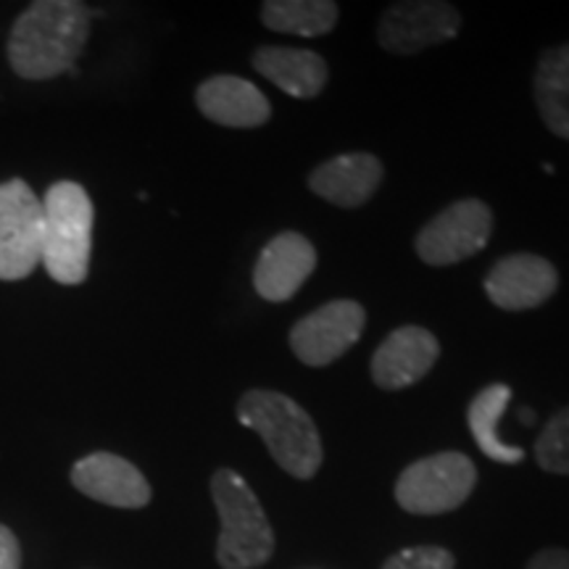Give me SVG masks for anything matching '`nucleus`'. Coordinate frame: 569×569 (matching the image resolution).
I'll return each mask as SVG.
<instances>
[{"label": "nucleus", "instance_id": "4be33fe9", "mask_svg": "<svg viewBox=\"0 0 569 569\" xmlns=\"http://www.w3.org/2000/svg\"><path fill=\"white\" fill-rule=\"evenodd\" d=\"M0 569H21L19 540L6 525H0Z\"/></svg>", "mask_w": 569, "mask_h": 569}, {"label": "nucleus", "instance_id": "f03ea898", "mask_svg": "<svg viewBox=\"0 0 569 569\" xmlns=\"http://www.w3.org/2000/svg\"><path fill=\"white\" fill-rule=\"evenodd\" d=\"M238 419L264 440L272 459L298 480L315 478L322 467V440L309 411L277 390H248L238 401Z\"/></svg>", "mask_w": 569, "mask_h": 569}, {"label": "nucleus", "instance_id": "b1692460", "mask_svg": "<svg viewBox=\"0 0 569 569\" xmlns=\"http://www.w3.org/2000/svg\"><path fill=\"white\" fill-rule=\"evenodd\" d=\"M519 419H522L525 425H532V422H536V415H532L530 409H522V415H519Z\"/></svg>", "mask_w": 569, "mask_h": 569}, {"label": "nucleus", "instance_id": "7ed1b4c3", "mask_svg": "<svg viewBox=\"0 0 569 569\" xmlns=\"http://www.w3.org/2000/svg\"><path fill=\"white\" fill-rule=\"evenodd\" d=\"M92 201L82 184L61 180L42 198V267L59 284H80L90 272Z\"/></svg>", "mask_w": 569, "mask_h": 569}, {"label": "nucleus", "instance_id": "1a4fd4ad", "mask_svg": "<svg viewBox=\"0 0 569 569\" xmlns=\"http://www.w3.org/2000/svg\"><path fill=\"white\" fill-rule=\"evenodd\" d=\"M461 17L451 3L440 0H403L382 13L377 42L390 53L415 56L459 34Z\"/></svg>", "mask_w": 569, "mask_h": 569}, {"label": "nucleus", "instance_id": "5701e85b", "mask_svg": "<svg viewBox=\"0 0 569 569\" xmlns=\"http://www.w3.org/2000/svg\"><path fill=\"white\" fill-rule=\"evenodd\" d=\"M528 569H569V551L546 549L530 559Z\"/></svg>", "mask_w": 569, "mask_h": 569}, {"label": "nucleus", "instance_id": "423d86ee", "mask_svg": "<svg viewBox=\"0 0 569 569\" xmlns=\"http://www.w3.org/2000/svg\"><path fill=\"white\" fill-rule=\"evenodd\" d=\"M42 256V201L24 180L0 184V280L34 272Z\"/></svg>", "mask_w": 569, "mask_h": 569}, {"label": "nucleus", "instance_id": "9b49d317", "mask_svg": "<svg viewBox=\"0 0 569 569\" xmlns=\"http://www.w3.org/2000/svg\"><path fill=\"white\" fill-rule=\"evenodd\" d=\"M71 486L92 501L117 509H142L151 503V486L132 461L117 453H90L71 469Z\"/></svg>", "mask_w": 569, "mask_h": 569}, {"label": "nucleus", "instance_id": "dca6fc26", "mask_svg": "<svg viewBox=\"0 0 569 569\" xmlns=\"http://www.w3.org/2000/svg\"><path fill=\"white\" fill-rule=\"evenodd\" d=\"M251 63L290 98H315L327 84V61L306 48L264 46L253 53Z\"/></svg>", "mask_w": 569, "mask_h": 569}, {"label": "nucleus", "instance_id": "ddd939ff", "mask_svg": "<svg viewBox=\"0 0 569 569\" xmlns=\"http://www.w3.org/2000/svg\"><path fill=\"white\" fill-rule=\"evenodd\" d=\"M317 267V251L309 238L280 232L264 246L253 267V288L264 301H290Z\"/></svg>", "mask_w": 569, "mask_h": 569}, {"label": "nucleus", "instance_id": "f8f14e48", "mask_svg": "<svg viewBox=\"0 0 569 569\" xmlns=\"http://www.w3.org/2000/svg\"><path fill=\"white\" fill-rule=\"evenodd\" d=\"M438 338L417 325L396 327L372 356V380L382 390H403L436 367Z\"/></svg>", "mask_w": 569, "mask_h": 569}, {"label": "nucleus", "instance_id": "f3484780", "mask_svg": "<svg viewBox=\"0 0 569 569\" xmlns=\"http://www.w3.org/2000/svg\"><path fill=\"white\" fill-rule=\"evenodd\" d=\"M532 98L543 124L561 140H569V42L549 48L532 74Z\"/></svg>", "mask_w": 569, "mask_h": 569}, {"label": "nucleus", "instance_id": "0eeeda50", "mask_svg": "<svg viewBox=\"0 0 569 569\" xmlns=\"http://www.w3.org/2000/svg\"><path fill=\"white\" fill-rule=\"evenodd\" d=\"M493 234V211L478 198L451 203L419 230L415 246L419 259L430 267L459 264L480 253Z\"/></svg>", "mask_w": 569, "mask_h": 569}, {"label": "nucleus", "instance_id": "412c9836", "mask_svg": "<svg viewBox=\"0 0 569 569\" xmlns=\"http://www.w3.org/2000/svg\"><path fill=\"white\" fill-rule=\"evenodd\" d=\"M382 569H453V553L440 546H415L393 553Z\"/></svg>", "mask_w": 569, "mask_h": 569}, {"label": "nucleus", "instance_id": "39448f33", "mask_svg": "<svg viewBox=\"0 0 569 569\" xmlns=\"http://www.w3.org/2000/svg\"><path fill=\"white\" fill-rule=\"evenodd\" d=\"M475 482L478 469L472 459L459 451H443L403 469L396 482V501L409 515H446L467 501Z\"/></svg>", "mask_w": 569, "mask_h": 569}, {"label": "nucleus", "instance_id": "6ab92c4d", "mask_svg": "<svg viewBox=\"0 0 569 569\" xmlns=\"http://www.w3.org/2000/svg\"><path fill=\"white\" fill-rule=\"evenodd\" d=\"M261 21L272 32L319 38L338 24V6L330 0H267Z\"/></svg>", "mask_w": 569, "mask_h": 569}, {"label": "nucleus", "instance_id": "6e6552de", "mask_svg": "<svg viewBox=\"0 0 569 569\" xmlns=\"http://www.w3.org/2000/svg\"><path fill=\"white\" fill-rule=\"evenodd\" d=\"M365 325V306L356 301H330L298 319L290 330V348L301 365L327 367L361 338Z\"/></svg>", "mask_w": 569, "mask_h": 569}, {"label": "nucleus", "instance_id": "a211bd4d", "mask_svg": "<svg viewBox=\"0 0 569 569\" xmlns=\"http://www.w3.org/2000/svg\"><path fill=\"white\" fill-rule=\"evenodd\" d=\"M511 401V388L503 382L482 388L478 396L472 398L467 409V425L472 430L475 443L488 459L501 461V465H519L525 459V451L519 446H511L498 436V422H501L503 411H507Z\"/></svg>", "mask_w": 569, "mask_h": 569}, {"label": "nucleus", "instance_id": "4468645a", "mask_svg": "<svg viewBox=\"0 0 569 569\" xmlns=\"http://www.w3.org/2000/svg\"><path fill=\"white\" fill-rule=\"evenodd\" d=\"M196 103L209 122L232 130H253L272 117V106L264 92L234 74H217L206 80L196 90Z\"/></svg>", "mask_w": 569, "mask_h": 569}, {"label": "nucleus", "instance_id": "aec40b11", "mask_svg": "<svg viewBox=\"0 0 569 569\" xmlns=\"http://www.w3.org/2000/svg\"><path fill=\"white\" fill-rule=\"evenodd\" d=\"M536 459L546 472L569 475V407L546 422L536 440Z\"/></svg>", "mask_w": 569, "mask_h": 569}, {"label": "nucleus", "instance_id": "9d476101", "mask_svg": "<svg viewBox=\"0 0 569 569\" xmlns=\"http://www.w3.org/2000/svg\"><path fill=\"white\" fill-rule=\"evenodd\" d=\"M559 288V272L536 253L503 256L486 277V293L498 309L528 311L543 306Z\"/></svg>", "mask_w": 569, "mask_h": 569}, {"label": "nucleus", "instance_id": "2eb2a0df", "mask_svg": "<svg viewBox=\"0 0 569 569\" xmlns=\"http://www.w3.org/2000/svg\"><path fill=\"white\" fill-rule=\"evenodd\" d=\"M382 163L372 153H343L319 163L309 174V188L325 201L359 209L377 193L382 182Z\"/></svg>", "mask_w": 569, "mask_h": 569}, {"label": "nucleus", "instance_id": "20e7f679", "mask_svg": "<svg viewBox=\"0 0 569 569\" xmlns=\"http://www.w3.org/2000/svg\"><path fill=\"white\" fill-rule=\"evenodd\" d=\"M213 507L222 519L217 559L224 569L261 567L274 551V530L259 496L234 469H217L211 478Z\"/></svg>", "mask_w": 569, "mask_h": 569}, {"label": "nucleus", "instance_id": "f257e3e1", "mask_svg": "<svg viewBox=\"0 0 569 569\" xmlns=\"http://www.w3.org/2000/svg\"><path fill=\"white\" fill-rule=\"evenodd\" d=\"M90 38V9L77 0H38L13 21L9 61L21 80H53L74 71Z\"/></svg>", "mask_w": 569, "mask_h": 569}]
</instances>
